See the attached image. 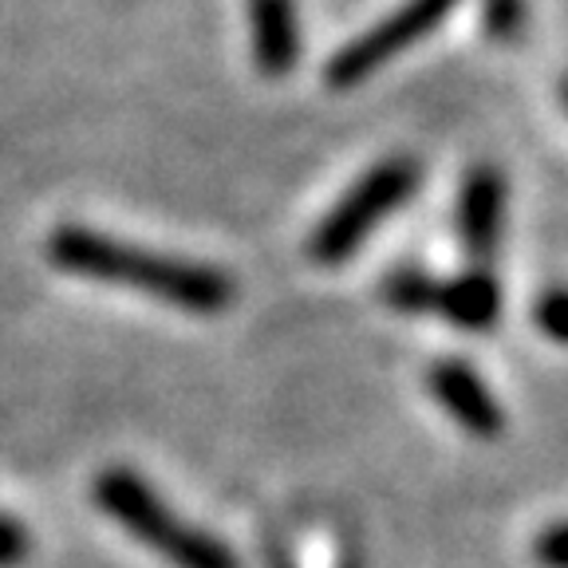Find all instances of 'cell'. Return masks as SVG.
Returning <instances> with one entry per match:
<instances>
[{
    "label": "cell",
    "mask_w": 568,
    "mask_h": 568,
    "mask_svg": "<svg viewBox=\"0 0 568 568\" xmlns=\"http://www.w3.org/2000/svg\"><path fill=\"white\" fill-rule=\"evenodd\" d=\"M383 296H387L390 308L399 312H435L438 281L426 273H395L383 284Z\"/></svg>",
    "instance_id": "cell-9"
},
{
    "label": "cell",
    "mask_w": 568,
    "mask_h": 568,
    "mask_svg": "<svg viewBox=\"0 0 568 568\" xmlns=\"http://www.w3.org/2000/svg\"><path fill=\"white\" fill-rule=\"evenodd\" d=\"M91 494L111 521L134 532L146 549L162 552L174 568H241V560L233 557V549L222 537L182 521L134 470L111 466L95 478Z\"/></svg>",
    "instance_id": "cell-2"
},
{
    "label": "cell",
    "mask_w": 568,
    "mask_h": 568,
    "mask_svg": "<svg viewBox=\"0 0 568 568\" xmlns=\"http://www.w3.org/2000/svg\"><path fill=\"white\" fill-rule=\"evenodd\" d=\"M532 324L552 339L568 347V288H549L541 301L532 304Z\"/></svg>",
    "instance_id": "cell-10"
},
{
    "label": "cell",
    "mask_w": 568,
    "mask_h": 568,
    "mask_svg": "<svg viewBox=\"0 0 568 568\" xmlns=\"http://www.w3.org/2000/svg\"><path fill=\"white\" fill-rule=\"evenodd\" d=\"M28 557V532L9 514H0V568H17Z\"/></svg>",
    "instance_id": "cell-13"
},
{
    "label": "cell",
    "mask_w": 568,
    "mask_h": 568,
    "mask_svg": "<svg viewBox=\"0 0 568 568\" xmlns=\"http://www.w3.org/2000/svg\"><path fill=\"white\" fill-rule=\"evenodd\" d=\"M426 387L462 430H470L478 438H497L506 430V410L466 359H438L426 372Z\"/></svg>",
    "instance_id": "cell-5"
},
{
    "label": "cell",
    "mask_w": 568,
    "mask_h": 568,
    "mask_svg": "<svg viewBox=\"0 0 568 568\" xmlns=\"http://www.w3.org/2000/svg\"><path fill=\"white\" fill-rule=\"evenodd\" d=\"M506 225V178L494 166H474L458 194V237L474 261H486Z\"/></svg>",
    "instance_id": "cell-6"
},
{
    "label": "cell",
    "mask_w": 568,
    "mask_h": 568,
    "mask_svg": "<svg viewBox=\"0 0 568 568\" xmlns=\"http://www.w3.org/2000/svg\"><path fill=\"white\" fill-rule=\"evenodd\" d=\"M418 190V166L410 159H387L367 170L344 197L328 210V217L308 237V257L316 265H344L355 257L390 213Z\"/></svg>",
    "instance_id": "cell-3"
},
{
    "label": "cell",
    "mask_w": 568,
    "mask_h": 568,
    "mask_svg": "<svg viewBox=\"0 0 568 568\" xmlns=\"http://www.w3.org/2000/svg\"><path fill=\"white\" fill-rule=\"evenodd\" d=\"M454 4H458V0H403L387 20H379V24H372L367 32H359L352 44H344L332 55L328 83L336 91L359 88V83L372 80L379 68H387L395 55L423 44L426 36L450 17Z\"/></svg>",
    "instance_id": "cell-4"
},
{
    "label": "cell",
    "mask_w": 568,
    "mask_h": 568,
    "mask_svg": "<svg viewBox=\"0 0 568 568\" xmlns=\"http://www.w3.org/2000/svg\"><path fill=\"white\" fill-rule=\"evenodd\" d=\"M565 103H568V83H565Z\"/></svg>",
    "instance_id": "cell-14"
},
{
    "label": "cell",
    "mask_w": 568,
    "mask_h": 568,
    "mask_svg": "<svg viewBox=\"0 0 568 568\" xmlns=\"http://www.w3.org/2000/svg\"><path fill=\"white\" fill-rule=\"evenodd\" d=\"M48 257L63 273L119 284V288L154 296V301L174 304L182 312H197V316H213V312H225L233 304V281L222 268L162 257V253L131 245V241L83 230V225H60L48 237Z\"/></svg>",
    "instance_id": "cell-1"
},
{
    "label": "cell",
    "mask_w": 568,
    "mask_h": 568,
    "mask_svg": "<svg viewBox=\"0 0 568 568\" xmlns=\"http://www.w3.org/2000/svg\"><path fill=\"white\" fill-rule=\"evenodd\" d=\"M532 557L541 568H568V521H557L532 541Z\"/></svg>",
    "instance_id": "cell-11"
},
{
    "label": "cell",
    "mask_w": 568,
    "mask_h": 568,
    "mask_svg": "<svg viewBox=\"0 0 568 568\" xmlns=\"http://www.w3.org/2000/svg\"><path fill=\"white\" fill-rule=\"evenodd\" d=\"M253 28V60L265 75L281 80L301 60V17L296 0H248Z\"/></svg>",
    "instance_id": "cell-7"
},
{
    "label": "cell",
    "mask_w": 568,
    "mask_h": 568,
    "mask_svg": "<svg viewBox=\"0 0 568 568\" xmlns=\"http://www.w3.org/2000/svg\"><path fill=\"white\" fill-rule=\"evenodd\" d=\"M501 308H506L501 284L486 268H470V273H458L450 281H438L435 312L454 328L489 332L501 320Z\"/></svg>",
    "instance_id": "cell-8"
},
{
    "label": "cell",
    "mask_w": 568,
    "mask_h": 568,
    "mask_svg": "<svg viewBox=\"0 0 568 568\" xmlns=\"http://www.w3.org/2000/svg\"><path fill=\"white\" fill-rule=\"evenodd\" d=\"M486 24L497 40H514L525 24V4L521 0H489L486 4Z\"/></svg>",
    "instance_id": "cell-12"
}]
</instances>
